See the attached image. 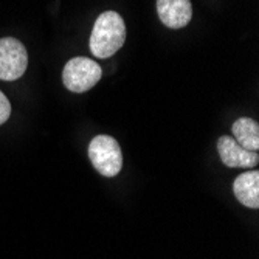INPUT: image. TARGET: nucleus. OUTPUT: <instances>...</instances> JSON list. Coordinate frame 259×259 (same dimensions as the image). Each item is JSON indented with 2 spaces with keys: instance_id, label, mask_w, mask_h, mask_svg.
Returning <instances> with one entry per match:
<instances>
[{
  "instance_id": "1",
  "label": "nucleus",
  "mask_w": 259,
  "mask_h": 259,
  "mask_svg": "<svg viewBox=\"0 0 259 259\" xmlns=\"http://www.w3.org/2000/svg\"><path fill=\"white\" fill-rule=\"evenodd\" d=\"M126 40V25L116 11H104L98 16L90 36V52L93 56L106 59L118 52Z\"/></svg>"
},
{
  "instance_id": "2",
  "label": "nucleus",
  "mask_w": 259,
  "mask_h": 259,
  "mask_svg": "<svg viewBox=\"0 0 259 259\" xmlns=\"http://www.w3.org/2000/svg\"><path fill=\"white\" fill-rule=\"evenodd\" d=\"M89 158L93 168L104 177H115L123 168L121 148L110 135H98L90 141Z\"/></svg>"
},
{
  "instance_id": "3",
  "label": "nucleus",
  "mask_w": 259,
  "mask_h": 259,
  "mask_svg": "<svg viewBox=\"0 0 259 259\" xmlns=\"http://www.w3.org/2000/svg\"><path fill=\"white\" fill-rule=\"evenodd\" d=\"M103 76L101 67L89 58L70 59L62 70L64 85L73 93H84L97 85Z\"/></svg>"
},
{
  "instance_id": "4",
  "label": "nucleus",
  "mask_w": 259,
  "mask_h": 259,
  "mask_svg": "<svg viewBox=\"0 0 259 259\" xmlns=\"http://www.w3.org/2000/svg\"><path fill=\"white\" fill-rule=\"evenodd\" d=\"M28 55L23 44L14 37L0 39V79L16 81L25 73Z\"/></svg>"
},
{
  "instance_id": "5",
  "label": "nucleus",
  "mask_w": 259,
  "mask_h": 259,
  "mask_svg": "<svg viewBox=\"0 0 259 259\" xmlns=\"http://www.w3.org/2000/svg\"><path fill=\"white\" fill-rule=\"evenodd\" d=\"M218 152L228 168H253L259 161L257 152L247 151L236 143V140L224 135L218 140Z\"/></svg>"
},
{
  "instance_id": "6",
  "label": "nucleus",
  "mask_w": 259,
  "mask_h": 259,
  "mask_svg": "<svg viewBox=\"0 0 259 259\" xmlns=\"http://www.w3.org/2000/svg\"><path fill=\"white\" fill-rule=\"evenodd\" d=\"M157 13L164 27L177 30L190 23L193 7L190 0H157Z\"/></svg>"
},
{
  "instance_id": "7",
  "label": "nucleus",
  "mask_w": 259,
  "mask_h": 259,
  "mask_svg": "<svg viewBox=\"0 0 259 259\" xmlns=\"http://www.w3.org/2000/svg\"><path fill=\"white\" fill-rule=\"evenodd\" d=\"M236 199L247 208H259V171H247L236 177L233 183Z\"/></svg>"
},
{
  "instance_id": "8",
  "label": "nucleus",
  "mask_w": 259,
  "mask_h": 259,
  "mask_svg": "<svg viewBox=\"0 0 259 259\" xmlns=\"http://www.w3.org/2000/svg\"><path fill=\"white\" fill-rule=\"evenodd\" d=\"M233 135L236 143L247 151L259 149V124L251 118H238L233 124Z\"/></svg>"
},
{
  "instance_id": "9",
  "label": "nucleus",
  "mask_w": 259,
  "mask_h": 259,
  "mask_svg": "<svg viewBox=\"0 0 259 259\" xmlns=\"http://www.w3.org/2000/svg\"><path fill=\"white\" fill-rule=\"evenodd\" d=\"M10 115H11V104H10L8 98L0 92V126L8 121Z\"/></svg>"
}]
</instances>
